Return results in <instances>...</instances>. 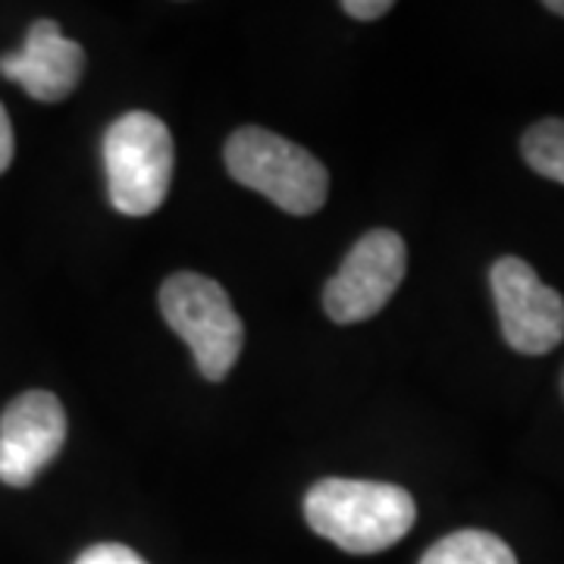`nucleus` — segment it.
I'll use <instances>...</instances> for the list:
<instances>
[{"label": "nucleus", "instance_id": "1", "mask_svg": "<svg viewBox=\"0 0 564 564\" xmlns=\"http://www.w3.org/2000/svg\"><path fill=\"white\" fill-rule=\"evenodd\" d=\"M304 521L351 555H377L408 536L417 521V505L395 484L329 477L307 489Z\"/></svg>", "mask_w": 564, "mask_h": 564}, {"label": "nucleus", "instance_id": "2", "mask_svg": "<svg viewBox=\"0 0 564 564\" xmlns=\"http://www.w3.org/2000/svg\"><path fill=\"white\" fill-rule=\"evenodd\" d=\"M223 161L229 176L261 192L292 217L317 214L329 195V173L302 144L261 126H245L226 141Z\"/></svg>", "mask_w": 564, "mask_h": 564}, {"label": "nucleus", "instance_id": "3", "mask_svg": "<svg viewBox=\"0 0 564 564\" xmlns=\"http://www.w3.org/2000/svg\"><path fill=\"white\" fill-rule=\"evenodd\" d=\"M173 161V135L161 117L148 110L122 113L104 135L110 204L122 217H151L170 195Z\"/></svg>", "mask_w": 564, "mask_h": 564}, {"label": "nucleus", "instance_id": "4", "mask_svg": "<svg viewBox=\"0 0 564 564\" xmlns=\"http://www.w3.org/2000/svg\"><path fill=\"white\" fill-rule=\"evenodd\" d=\"M161 314L173 333H180L182 343L195 351L204 380H226L242 355L245 326L220 282L188 270L173 273L161 285Z\"/></svg>", "mask_w": 564, "mask_h": 564}, {"label": "nucleus", "instance_id": "5", "mask_svg": "<svg viewBox=\"0 0 564 564\" xmlns=\"http://www.w3.org/2000/svg\"><path fill=\"white\" fill-rule=\"evenodd\" d=\"M408 270L404 239L392 229H370L345 254L343 267L323 285V307L329 321L361 323L377 317Z\"/></svg>", "mask_w": 564, "mask_h": 564}, {"label": "nucleus", "instance_id": "6", "mask_svg": "<svg viewBox=\"0 0 564 564\" xmlns=\"http://www.w3.org/2000/svg\"><path fill=\"white\" fill-rule=\"evenodd\" d=\"M505 343L521 355H545L564 339V299L521 258H499L489 270Z\"/></svg>", "mask_w": 564, "mask_h": 564}, {"label": "nucleus", "instance_id": "7", "mask_svg": "<svg viewBox=\"0 0 564 564\" xmlns=\"http://www.w3.org/2000/svg\"><path fill=\"white\" fill-rule=\"evenodd\" d=\"M66 411L57 395L32 389L7 404L0 417V484L22 489L61 455Z\"/></svg>", "mask_w": 564, "mask_h": 564}, {"label": "nucleus", "instance_id": "8", "mask_svg": "<svg viewBox=\"0 0 564 564\" xmlns=\"http://www.w3.org/2000/svg\"><path fill=\"white\" fill-rule=\"evenodd\" d=\"M85 69V51L61 32L51 20H39L22 44L20 54L0 57V73L20 82L29 98L57 104L76 91Z\"/></svg>", "mask_w": 564, "mask_h": 564}, {"label": "nucleus", "instance_id": "9", "mask_svg": "<svg viewBox=\"0 0 564 564\" xmlns=\"http://www.w3.org/2000/svg\"><path fill=\"white\" fill-rule=\"evenodd\" d=\"M421 564H518L505 540L486 530H458L423 552Z\"/></svg>", "mask_w": 564, "mask_h": 564}, {"label": "nucleus", "instance_id": "10", "mask_svg": "<svg viewBox=\"0 0 564 564\" xmlns=\"http://www.w3.org/2000/svg\"><path fill=\"white\" fill-rule=\"evenodd\" d=\"M521 154L533 173L564 185V120L549 117L533 122L521 139Z\"/></svg>", "mask_w": 564, "mask_h": 564}, {"label": "nucleus", "instance_id": "11", "mask_svg": "<svg viewBox=\"0 0 564 564\" xmlns=\"http://www.w3.org/2000/svg\"><path fill=\"white\" fill-rule=\"evenodd\" d=\"M73 564H148L139 552H132L129 545L120 543H98L85 549Z\"/></svg>", "mask_w": 564, "mask_h": 564}, {"label": "nucleus", "instance_id": "12", "mask_svg": "<svg viewBox=\"0 0 564 564\" xmlns=\"http://www.w3.org/2000/svg\"><path fill=\"white\" fill-rule=\"evenodd\" d=\"M395 3L392 0H343V13H348L351 20H380L383 13H389Z\"/></svg>", "mask_w": 564, "mask_h": 564}, {"label": "nucleus", "instance_id": "13", "mask_svg": "<svg viewBox=\"0 0 564 564\" xmlns=\"http://www.w3.org/2000/svg\"><path fill=\"white\" fill-rule=\"evenodd\" d=\"M13 126H10V117H7V110H3V104H0V173L10 166L13 161Z\"/></svg>", "mask_w": 564, "mask_h": 564}, {"label": "nucleus", "instance_id": "14", "mask_svg": "<svg viewBox=\"0 0 564 564\" xmlns=\"http://www.w3.org/2000/svg\"><path fill=\"white\" fill-rule=\"evenodd\" d=\"M545 10H552V13L564 17V0H549V3H545Z\"/></svg>", "mask_w": 564, "mask_h": 564}]
</instances>
